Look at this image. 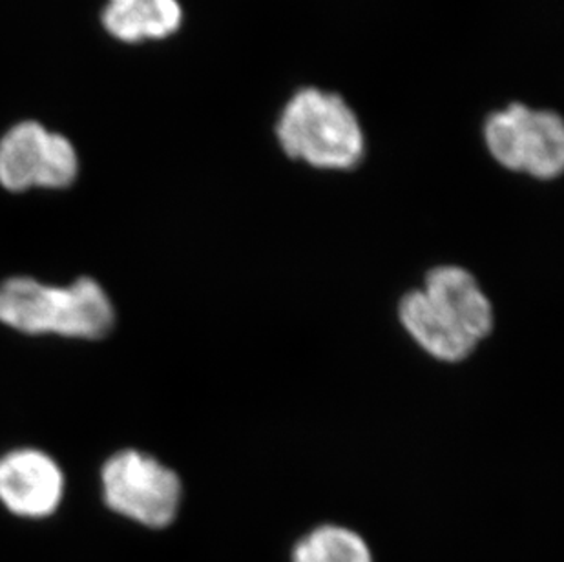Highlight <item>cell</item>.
Returning a JSON list of instances; mask_svg holds the SVG:
<instances>
[{"mask_svg": "<svg viewBox=\"0 0 564 562\" xmlns=\"http://www.w3.org/2000/svg\"><path fill=\"white\" fill-rule=\"evenodd\" d=\"M485 141L491 158L511 172L543 181L563 172V119L550 110L510 105L486 121Z\"/></svg>", "mask_w": 564, "mask_h": 562, "instance_id": "277c9868", "label": "cell"}, {"mask_svg": "<svg viewBox=\"0 0 564 562\" xmlns=\"http://www.w3.org/2000/svg\"><path fill=\"white\" fill-rule=\"evenodd\" d=\"M101 22L110 37L124 44L171 37L182 28L180 0H107Z\"/></svg>", "mask_w": 564, "mask_h": 562, "instance_id": "9c48e42d", "label": "cell"}, {"mask_svg": "<svg viewBox=\"0 0 564 562\" xmlns=\"http://www.w3.org/2000/svg\"><path fill=\"white\" fill-rule=\"evenodd\" d=\"M276 136L291 160L314 169H355L366 152L357 114L344 97L319 88L291 97L278 119Z\"/></svg>", "mask_w": 564, "mask_h": 562, "instance_id": "7a4b0ae2", "label": "cell"}, {"mask_svg": "<svg viewBox=\"0 0 564 562\" xmlns=\"http://www.w3.org/2000/svg\"><path fill=\"white\" fill-rule=\"evenodd\" d=\"M108 508L147 528H166L182 506L183 484L171 467L143 451L124 450L108 458L101 472Z\"/></svg>", "mask_w": 564, "mask_h": 562, "instance_id": "3957f363", "label": "cell"}, {"mask_svg": "<svg viewBox=\"0 0 564 562\" xmlns=\"http://www.w3.org/2000/svg\"><path fill=\"white\" fill-rule=\"evenodd\" d=\"M399 318L408 335L437 360L455 364L474 353V339L464 335L446 314L438 311L430 298L419 291L408 292L400 300Z\"/></svg>", "mask_w": 564, "mask_h": 562, "instance_id": "ba28073f", "label": "cell"}, {"mask_svg": "<svg viewBox=\"0 0 564 562\" xmlns=\"http://www.w3.org/2000/svg\"><path fill=\"white\" fill-rule=\"evenodd\" d=\"M293 562H373L368 542L344 526H319L294 547Z\"/></svg>", "mask_w": 564, "mask_h": 562, "instance_id": "30bf717a", "label": "cell"}, {"mask_svg": "<svg viewBox=\"0 0 564 562\" xmlns=\"http://www.w3.org/2000/svg\"><path fill=\"white\" fill-rule=\"evenodd\" d=\"M74 143L39 121H21L0 139V185L10 192L61 191L79 175Z\"/></svg>", "mask_w": 564, "mask_h": 562, "instance_id": "5b68a950", "label": "cell"}, {"mask_svg": "<svg viewBox=\"0 0 564 562\" xmlns=\"http://www.w3.org/2000/svg\"><path fill=\"white\" fill-rule=\"evenodd\" d=\"M113 320L112 300L91 278L64 287L28 277L0 283V322L24 335L99 339L112 331Z\"/></svg>", "mask_w": 564, "mask_h": 562, "instance_id": "6da1fadb", "label": "cell"}, {"mask_svg": "<svg viewBox=\"0 0 564 562\" xmlns=\"http://www.w3.org/2000/svg\"><path fill=\"white\" fill-rule=\"evenodd\" d=\"M464 335L479 345L494 331V305L479 281L463 267L444 266L427 272L421 289Z\"/></svg>", "mask_w": 564, "mask_h": 562, "instance_id": "52a82bcc", "label": "cell"}, {"mask_svg": "<svg viewBox=\"0 0 564 562\" xmlns=\"http://www.w3.org/2000/svg\"><path fill=\"white\" fill-rule=\"evenodd\" d=\"M64 473L43 451L21 447L0 456V502L17 517L44 519L63 502Z\"/></svg>", "mask_w": 564, "mask_h": 562, "instance_id": "8992f818", "label": "cell"}]
</instances>
